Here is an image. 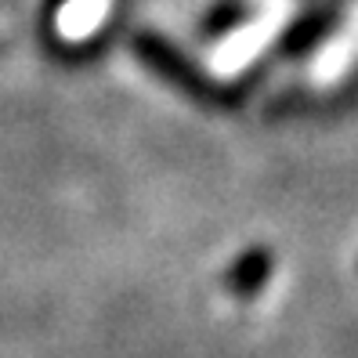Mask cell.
Here are the masks:
<instances>
[{"label":"cell","instance_id":"cell-1","mask_svg":"<svg viewBox=\"0 0 358 358\" xmlns=\"http://www.w3.org/2000/svg\"><path fill=\"white\" fill-rule=\"evenodd\" d=\"M131 48H134V55H138L141 66H149L159 80H166V83H171V87H178L181 94L196 98V101H206V105H224V101H231V94L221 87L217 80H210L181 48H174L171 40H163L159 33H138Z\"/></svg>","mask_w":358,"mask_h":358},{"label":"cell","instance_id":"cell-2","mask_svg":"<svg viewBox=\"0 0 358 358\" xmlns=\"http://www.w3.org/2000/svg\"><path fill=\"white\" fill-rule=\"evenodd\" d=\"M336 26H341V0L308 8L304 15H297L282 29V36L275 40V55L279 58H308L315 48H322L326 40L333 36Z\"/></svg>","mask_w":358,"mask_h":358},{"label":"cell","instance_id":"cell-6","mask_svg":"<svg viewBox=\"0 0 358 358\" xmlns=\"http://www.w3.org/2000/svg\"><path fill=\"white\" fill-rule=\"evenodd\" d=\"M69 0H44V22H51V15H58Z\"/></svg>","mask_w":358,"mask_h":358},{"label":"cell","instance_id":"cell-5","mask_svg":"<svg viewBox=\"0 0 358 358\" xmlns=\"http://www.w3.org/2000/svg\"><path fill=\"white\" fill-rule=\"evenodd\" d=\"M336 101H358V69L348 76V83H344V87H341V94H336Z\"/></svg>","mask_w":358,"mask_h":358},{"label":"cell","instance_id":"cell-3","mask_svg":"<svg viewBox=\"0 0 358 358\" xmlns=\"http://www.w3.org/2000/svg\"><path fill=\"white\" fill-rule=\"evenodd\" d=\"M271 271H275V250L257 243V246H246L243 254L224 268L221 286L236 301H254V297H261L264 286L271 282Z\"/></svg>","mask_w":358,"mask_h":358},{"label":"cell","instance_id":"cell-4","mask_svg":"<svg viewBox=\"0 0 358 358\" xmlns=\"http://www.w3.org/2000/svg\"><path fill=\"white\" fill-rule=\"evenodd\" d=\"M250 22V4L246 0H221V4H214L206 11L203 18V36L206 40H217V36H228V33H236L239 26Z\"/></svg>","mask_w":358,"mask_h":358}]
</instances>
